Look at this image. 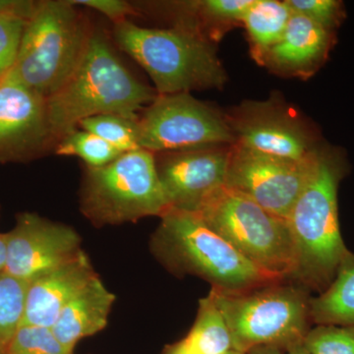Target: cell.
Wrapping results in <instances>:
<instances>
[{
	"label": "cell",
	"instance_id": "603a6c76",
	"mask_svg": "<svg viewBox=\"0 0 354 354\" xmlns=\"http://www.w3.org/2000/svg\"><path fill=\"white\" fill-rule=\"evenodd\" d=\"M59 156L78 157L87 167H102L120 157L121 153L93 133L77 128L65 135L55 147Z\"/></svg>",
	"mask_w": 354,
	"mask_h": 354
},
{
	"label": "cell",
	"instance_id": "d4e9b609",
	"mask_svg": "<svg viewBox=\"0 0 354 354\" xmlns=\"http://www.w3.org/2000/svg\"><path fill=\"white\" fill-rule=\"evenodd\" d=\"M7 354H72L51 328L22 325L6 348Z\"/></svg>",
	"mask_w": 354,
	"mask_h": 354
},
{
	"label": "cell",
	"instance_id": "30bf717a",
	"mask_svg": "<svg viewBox=\"0 0 354 354\" xmlns=\"http://www.w3.org/2000/svg\"><path fill=\"white\" fill-rule=\"evenodd\" d=\"M318 148L302 160H286L248 150L230 149L225 185L279 218H288L315 167Z\"/></svg>",
	"mask_w": 354,
	"mask_h": 354
},
{
	"label": "cell",
	"instance_id": "d590c367",
	"mask_svg": "<svg viewBox=\"0 0 354 354\" xmlns=\"http://www.w3.org/2000/svg\"><path fill=\"white\" fill-rule=\"evenodd\" d=\"M0 354H7L6 351H0Z\"/></svg>",
	"mask_w": 354,
	"mask_h": 354
},
{
	"label": "cell",
	"instance_id": "9a60e30c",
	"mask_svg": "<svg viewBox=\"0 0 354 354\" xmlns=\"http://www.w3.org/2000/svg\"><path fill=\"white\" fill-rule=\"evenodd\" d=\"M95 276L83 251L75 259L32 279L28 286L22 325L53 328L65 305Z\"/></svg>",
	"mask_w": 354,
	"mask_h": 354
},
{
	"label": "cell",
	"instance_id": "7a4b0ae2",
	"mask_svg": "<svg viewBox=\"0 0 354 354\" xmlns=\"http://www.w3.org/2000/svg\"><path fill=\"white\" fill-rule=\"evenodd\" d=\"M342 153L319 147L314 171L286 218L297 271L307 285L326 290L351 254L344 243L337 211V189L346 174Z\"/></svg>",
	"mask_w": 354,
	"mask_h": 354
},
{
	"label": "cell",
	"instance_id": "8fae6325",
	"mask_svg": "<svg viewBox=\"0 0 354 354\" xmlns=\"http://www.w3.org/2000/svg\"><path fill=\"white\" fill-rule=\"evenodd\" d=\"M55 145L46 97L11 71L0 81V162H29Z\"/></svg>",
	"mask_w": 354,
	"mask_h": 354
},
{
	"label": "cell",
	"instance_id": "83f0119b",
	"mask_svg": "<svg viewBox=\"0 0 354 354\" xmlns=\"http://www.w3.org/2000/svg\"><path fill=\"white\" fill-rule=\"evenodd\" d=\"M27 23L0 16V81L12 71Z\"/></svg>",
	"mask_w": 354,
	"mask_h": 354
},
{
	"label": "cell",
	"instance_id": "f1b7e54d",
	"mask_svg": "<svg viewBox=\"0 0 354 354\" xmlns=\"http://www.w3.org/2000/svg\"><path fill=\"white\" fill-rule=\"evenodd\" d=\"M74 6L88 7L113 21V25L137 15L135 6L124 0H70Z\"/></svg>",
	"mask_w": 354,
	"mask_h": 354
},
{
	"label": "cell",
	"instance_id": "52a82bcc",
	"mask_svg": "<svg viewBox=\"0 0 354 354\" xmlns=\"http://www.w3.org/2000/svg\"><path fill=\"white\" fill-rule=\"evenodd\" d=\"M195 213L257 267L279 279L295 274V248L285 218L227 185L214 191Z\"/></svg>",
	"mask_w": 354,
	"mask_h": 354
},
{
	"label": "cell",
	"instance_id": "8992f818",
	"mask_svg": "<svg viewBox=\"0 0 354 354\" xmlns=\"http://www.w3.org/2000/svg\"><path fill=\"white\" fill-rule=\"evenodd\" d=\"M80 208L100 227L165 215L171 208L158 178L155 153L138 149L121 153L104 167H86Z\"/></svg>",
	"mask_w": 354,
	"mask_h": 354
},
{
	"label": "cell",
	"instance_id": "1f68e13d",
	"mask_svg": "<svg viewBox=\"0 0 354 354\" xmlns=\"http://www.w3.org/2000/svg\"><path fill=\"white\" fill-rule=\"evenodd\" d=\"M246 354H283V349L278 348V346H261L252 349Z\"/></svg>",
	"mask_w": 354,
	"mask_h": 354
},
{
	"label": "cell",
	"instance_id": "836d02e7",
	"mask_svg": "<svg viewBox=\"0 0 354 354\" xmlns=\"http://www.w3.org/2000/svg\"><path fill=\"white\" fill-rule=\"evenodd\" d=\"M165 354H187L186 353L185 349H184V346L183 342H177L174 346H171L169 348V351L165 353Z\"/></svg>",
	"mask_w": 354,
	"mask_h": 354
},
{
	"label": "cell",
	"instance_id": "5b68a950",
	"mask_svg": "<svg viewBox=\"0 0 354 354\" xmlns=\"http://www.w3.org/2000/svg\"><path fill=\"white\" fill-rule=\"evenodd\" d=\"M70 0H43L26 25L12 73L46 99L80 64L94 28Z\"/></svg>",
	"mask_w": 354,
	"mask_h": 354
},
{
	"label": "cell",
	"instance_id": "2e32d148",
	"mask_svg": "<svg viewBox=\"0 0 354 354\" xmlns=\"http://www.w3.org/2000/svg\"><path fill=\"white\" fill-rule=\"evenodd\" d=\"M334 32L293 12L281 39L267 53L264 64L283 73L310 75L327 59Z\"/></svg>",
	"mask_w": 354,
	"mask_h": 354
},
{
	"label": "cell",
	"instance_id": "7c38bea8",
	"mask_svg": "<svg viewBox=\"0 0 354 354\" xmlns=\"http://www.w3.org/2000/svg\"><path fill=\"white\" fill-rule=\"evenodd\" d=\"M6 234L4 272L27 283L83 252L80 236L73 228L35 214L18 216L15 227Z\"/></svg>",
	"mask_w": 354,
	"mask_h": 354
},
{
	"label": "cell",
	"instance_id": "277c9868",
	"mask_svg": "<svg viewBox=\"0 0 354 354\" xmlns=\"http://www.w3.org/2000/svg\"><path fill=\"white\" fill-rule=\"evenodd\" d=\"M153 244L165 265L201 277L216 290L241 292L281 281L244 257L192 212L169 209L160 216Z\"/></svg>",
	"mask_w": 354,
	"mask_h": 354
},
{
	"label": "cell",
	"instance_id": "44dd1931",
	"mask_svg": "<svg viewBox=\"0 0 354 354\" xmlns=\"http://www.w3.org/2000/svg\"><path fill=\"white\" fill-rule=\"evenodd\" d=\"M254 0H202L176 4L178 19L192 23L205 35L206 27H228L242 22Z\"/></svg>",
	"mask_w": 354,
	"mask_h": 354
},
{
	"label": "cell",
	"instance_id": "5bb4252c",
	"mask_svg": "<svg viewBox=\"0 0 354 354\" xmlns=\"http://www.w3.org/2000/svg\"><path fill=\"white\" fill-rule=\"evenodd\" d=\"M228 123L234 144L254 152L302 160L318 148L302 125L268 104L246 106Z\"/></svg>",
	"mask_w": 354,
	"mask_h": 354
},
{
	"label": "cell",
	"instance_id": "ba28073f",
	"mask_svg": "<svg viewBox=\"0 0 354 354\" xmlns=\"http://www.w3.org/2000/svg\"><path fill=\"white\" fill-rule=\"evenodd\" d=\"M270 286L241 292L212 288L209 295L225 317L234 351L246 354L261 346L283 351L304 342L309 302L293 288Z\"/></svg>",
	"mask_w": 354,
	"mask_h": 354
},
{
	"label": "cell",
	"instance_id": "4fadbf2b",
	"mask_svg": "<svg viewBox=\"0 0 354 354\" xmlns=\"http://www.w3.org/2000/svg\"><path fill=\"white\" fill-rule=\"evenodd\" d=\"M230 149L205 147L156 158L158 178L169 208L195 213L214 191L225 185Z\"/></svg>",
	"mask_w": 354,
	"mask_h": 354
},
{
	"label": "cell",
	"instance_id": "4dcf8cb0",
	"mask_svg": "<svg viewBox=\"0 0 354 354\" xmlns=\"http://www.w3.org/2000/svg\"><path fill=\"white\" fill-rule=\"evenodd\" d=\"M7 261V234H0V272L6 271Z\"/></svg>",
	"mask_w": 354,
	"mask_h": 354
},
{
	"label": "cell",
	"instance_id": "e0dca14e",
	"mask_svg": "<svg viewBox=\"0 0 354 354\" xmlns=\"http://www.w3.org/2000/svg\"><path fill=\"white\" fill-rule=\"evenodd\" d=\"M114 301L115 295L95 276L65 305L51 329L73 351L77 342L106 328Z\"/></svg>",
	"mask_w": 354,
	"mask_h": 354
},
{
	"label": "cell",
	"instance_id": "f546056e",
	"mask_svg": "<svg viewBox=\"0 0 354 354\" xmlns=\"http://www.w3.org/2000/svg\"><path fill=\"white\" fill-rule=\"evenodd\" d=\"M41 2L36 0H0V16L29 22L38 12Z\"/></svg>",
	"mask_w": 354,
	"mask_h": 354
},
{
	"label": "cell",
	"instance_id": "d6a6232c",
	"mask_svg": "<svg viewBox=\"0 0 354 354\" xmlns=\"http://www.w3.org/2000/svg\"><path fill=\"white\" fill-rule=\"evenodd\" d=\"M283 354H311L304 348L302 344H295V346H290V348L286 349V353Z\"/></svg>",
	"mask_w": 354,
	"mask_h": 354
},
{
	"label": "cell",
	"instance_id": "ac0fdd59",
	"mask_svg": "<svg viewBox=\"0 0 354 354\" xmlns=\"http://www.w3.org/2000/svg\"><path fill=\"white\" fill-rule=\"evenodd\" d=\"M310 319L318 325H354V255L342 263L334 281L309 302Z\"/></svg>",
	"mask_w": 354,
	"mask_h": 354
},
{
	"label": "cell",
	"instance_id": "4316f807",
	"mask_svg": "<svg viewBox=\"0 0 354 354\" xmlns=\"http://www.w3.org/2000/svg\"><path fill=\"white\" fill-rule=\"evenodd\" d=\"M292 12L313 21L324 29L334 32L344 19V4L337 0H286Z\"/></svg>",
	"mask_w": 354,
	"mask_h": 354
},
{
	"label": "cell",
	"instance_id": "7402d4cb",
	"mask_svg": "<svg viewBox=\"0 0 354 354\" xmlns=\"http://www.w3.org/2000/svg\"><path fill=\"white\" fill-rule=\"evenodd\" d=\"M29 283L0 272V351H6L9 342L22 325Z\"/></svg>",
	"mask_w": 354,
	"mask_h": 354
},
{
	"label": "cell",
	"instance_id": "ffe728a7",
	"mask_svg": "<svg viewBox=\"0 0 354 354\" xmlns=\"http://www.w3.org/2000/svg\"><path fill=\"white\" fill-rule=\"evenodd\" d=\"M181 342L187 354H225L234 349L225 317L211 295L200 300L196 321Z\"/></svg>",
	"mask_w": 354,
	"mask_h": 354
},
{
	"label": "cell",
	"instance_id": "6da1fadb",
	"mask_svg": "<svg viewBox=\"0 0 354 354\" xmlns=\"http://www.w3.org/2000/svg\"><path fill=\"white\" fill-rule=\"evenodd\" d=\"M157 95L123 64L106 35L93 29L80 64L46 99L53 136L57 144L83 120L102 114L139 118V111Z\"/></svg>",
	"mask_w": 354,
	"mask_h": 354
},
{
	"label": "cell",
	"instance_id": "cb8c5ba5",
	"mask_svg": "<svg viewBox=\"0 0 354 354\" xmlns=\"http://www.w3.org/2000/svg\"><path fill=\"white\" fill-rule=\"evenodd\" d=\"M139 118L102 114L83 120L78 128L97 135L121 153L138 150Z\"/></svg>",
	"mask_w": 354,
	"mask_h": 354
},
{
	"label": "cell",
	"instance_id": "3957f363",
	"mask_svg": "<svg viewBox=\"0 0 354 354\" xmlns=\"http://www.w3.org/2000/svg\"><path fill=\"white\" fill-rule=\"evenodd\" d=\"M114 43L143 67L158 95L220 88L225 73L206 35L187 21L146 28L127 20L113 25Z\"/></svg>",
	"mask_w": 354,
	"mask_h": 354
},
{
	"label": "cell",
	"instance_id": "9c48e42d",
	"mask_svg": "<svg viewBox=\"0 0 354 354\" xmlns=\"http://www.w3.org/2000/svg\"><path fill=\"white\" fill-rule=\"evenodd\" d=\"M138 124L140 149L153 153L235 143L228 121L189 93L157 95Z\"/></svg>",
	"mask_w": 354,
	"mask_h": 354
},
{
	"label": "cell",
	"instance_id": "e575fe53",
	"mask_svg": "<svg viewBox=\"0 0 354 354\" xmlns=\"http://www.w3.org/2000/svg\"><path fill=\"white\" fill-rule=\"evenodd\" d=\"M225 354H244V353H239V351H234V349H232V351H228V353H225Z\"/></svg>",
	"mask_w": 354,
	"mask_h": 354
},
{
	"label": "cell",
	"instance_id": "484cf974",
	"mask_svg": "<svg viewBox=\"0 0 354 354\" xmlns=\"http://www.w3.org/2000/svg\"><path fill=\"white\" fill-rule=\"evenodd\" d=\"M302 346L311 354H354V325H318L307 332Z\"/></svg>",
	"mask_w": 354,
	"mask_h": 354
},
{
	"label": "cell",
	"instance_id": "d6986e66",
	"mask_svg": "<svg viewBox=\"0 0 354 354\" xmlns=\"http://www.w3.org/2000/svg\"><path fill=\"white\" fill-rule=\"evenodd\" d=\"M292 14L286 1L254 0L242 23L250 38L254 57L261 64L283 37Z\"/></svg>",
	"mask_w": 354,
	"mask_h": 354
}]
</instances>
